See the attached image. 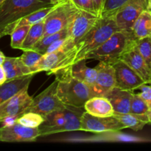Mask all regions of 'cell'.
Masks as SVG:
<instances>
[{"instance_id":"obj_1","label":"cell","mask_w":151,"mask_h":151,"mask_svg":"<svg viewBox=\"0 0 151 151\" xmlns=\"http://www.w3.org/2000/svg\"><path fill=\"white\" fill-rule=\"evenodd\" d=\"M53 5L52 0H5L0 6V38L10 35L22 18Z\"/></svg>"},{"instance_id":"obj_2","label":"cell","mask_w":151,"mask_h":151,"mask_svg":"<svg viewBox=\"0 0 151 151\" xmlns=\"http://www.w3.org/2000/svg\"><path fill=\"white\" fill-rule=\"evenodd\" d=\"M58 80L57 94L66 106L84 108L86 103L95 97L92 88L85 83L74 78L69 69L55 75Z\"/></svg>"},{"instance_id":"obj_3","label":"cell","mask_w":151,"mask_h":151,"mask_svg":"<svg viewBox=\"0 0 151 151\" xmlns=\"http://www.w3.org/2000/svg\"><path fill=\"white\" fill-rule=\"evenodd\" d=\"M84 108L66 106L44 116V121L39 127L40 135L48 136L67 131H81V117Z\"/></svg>"},{"instance_id":"obj_4","label":"cell","mask_w":151,"mask_h":151,"mask_svg":"<svg viewBox=\"0 0 151 151\" xmlns=\"http://www.w3.org/2000/svg\"><path fill=\"white\" fill-rule=\"evenodd\" d=\"M120 30L113 17H100L94 26L77 44V54L74 63L86 59L90 52L97 50L114 32Z\"/></svg>"},{"instance_id":"obj_5","label":"cell","mask_w":151,"mask_h":151,"mask_svg":"<svg viewBox=\"0 0 151 151\" xmlns=\"http://www.w3.org/2000/svg\"><path fill=\"white\" fill-rule=\"evenodd\" d=\"M137 39L132 32L118 30L97 50L87 55L86 59H94L99 61L113 64L120 60L122 55L134 45Z\"/></svg>"},{"instance_id":"obj_6","label":"cell","mask_w":151,"mask_h":151,"mask_svg":"<svg viewBox=\"0 0 151 151\" xmlns=\"http://www.w3.org/2000/svg\"><path fill=\"white\" fill-rule=\"evenodd\" d=\"M77 54V47L67 50L61 47L58 50L43 55L36 66L32 69L34 75L46 72L48 75H55L68 70L74 63Z\"/></svg>"},{"instance_id":"obj_7","label":"cell","mask_w":151,"mask_h":151,"mask_svg":"<svg viewBox=\"0 0 151 151\" xmlns=\"http://www.w3.org/2000/svg\"><path fill=\"white\" fill-rule=\"evenodd\" d=\"M79 10L70 0H63L55 4L52 11L44 19V32L43 37L67 28Z\"/></svg>"},{"instance_id":"obj_8","label":"cell","mask_w":151,"mask_h":151,"mask_svg":"<svg viewBox=\"0 0 151 151\" xmlns=\"http://www.w3.org/2000/svg\"><path fill=\"white\" fill-rule=\"evenodd\" d=\"M100 16L94 13L79 10L68 27L69 32L62 47L70 50L77 46L86 34L94 26Z\"/></svg>"},{"instance_id":"obj_9","label":"cell","mask_w":151,"mask_h":151,"mask_svg":"<svg viewBox=\"0 0 151 151\" xmlns=\"http://www.w3.org/2000/svg\"><path fill=\"white\" fill-rule=\"evenodd\" d=\"M57 86L58 80L55 79L48 88L33 98L32 103L25 110L24 113L34 112L44 117L51 112L66 108V105L58 96Z\"/></svg>"},{"instance_id":"obj_10","label":"cell","mask_w":151,"mask_h":151,"mask_svg":"<svg viewBox=\"0 0 151 151\" xmlns=\"http://www.w3.org/2000/svg\"><path fill=\"white\" fill-rule=\"evenodd\" d=\"M125 128L114 116L101 117L84 111L81 117V131L93 133L116 132Z\"/></svg>"},{"instance_id":"obj_11","label":"cell","mask_w":151,"mask_h":151,"mask_svg":"<svg viewBox=\"0 0 151 151\" xmlns=\"http://www.w3.org/2000/svg\"><path fill=\"white\" fill-rule=\"evenodd\" d=\"M146 9L147 0H130L113 18L121 30L131 32L135 21Z\"/></svg>"},{"instance_id":"obj_12","label":"cell","mask_w":151,"mask_h":151,"mask_svg":"<svg viewBox=\"0 0 151 151\" xmlns=\"http://www.w3.org/2000/svg\"><path fill=\"white\" fill-rule=\"evenodd\" d=\"M41 137L38 128H29L16 122L0 128V141L4 142H34Z\"/></svg>"},{"instance_id":"obj_13","label":"cell","mask_w":151,"mask_h":151,"mask_svg":"<svg viewBox=\"0 0 151 151\" xmlns=\"http://www.w3.org/2000/svg\"><path fill=\"white\" fill-rule=\"evenodd\" d=\"M115 70L116 86L124 90L134 91L145 83V81L131 66L122 60L112 64Z\"/></svg>"},{"instance_id":"obj_14","label":"cell","mask_w":151,"mask_h":151,"mask_svg":"<svg viewBox=\"0 0 151 151\" xmlns=\"http://www.w3.org/2000/svg\"><path fill=\"white\" fill-rule=\"evenodd\" d=\"M32 98L25 88L14 97L0 104V122L4 119L17 115H22L32 103Z\"/></svg>"},{"instance_id":"obj_15","label":"cell","mask_w":151,"mask_h":151,"mask_svg":"<svg viewBox=\"0 0 151 151\" xmlns=\"http://www.w3.org/2000/svg\"><path fill=\"white\" fill-rule=\"evenodd\" d=\"M95 68L97 71V80L91 88L95 97H104L109 91L116 86L114 68L112 64L101 61H100Z\"/></svg>"},{"instance_id":"obj_16","label":"cell","mask_w":151,"mask_h":151,"mask_svg":"<svg viewBox=\"0 0 151 151\" xmlns=\"http://www.w3.org/2000/svg\"><path fill=\"white\" fill-rule=\"evenodd\" d=\"M120 60H122L127 64L129 65L139 75L141 76V78L145 81V83L150 82V68L149 67L141 54L139 52L136 47V43L122 55Z\"/></svg>"},{"instance_id":"obj_17","label":"cell","mask_w":151,"mask_h":151,"mask_svg":"<svg viewBox=\"0 0 151 151\" xmlns=\"http://www.w3.org/2000/svg\"><path fill=\"white\" fill-rule=\"evenodd\" d=\"M133 94V91L115 86L104 97L111 103L114 114H127L129 113L131 110Z\"/></svg>"},{"instance_id":"obj_18","label":"cell","mask_w":151,"mask_h":151,"mask_svg":"<svg viewBox=\"0 0 151 151\" xmlns=\"http://www.w3.org/2000/svg\"><path fill=\"white\" fill-rule=\"evenodd\" d=\"M35 75H27L7 81L0 85V104L14 97L25 88H28Z\"/></svg>"},{"instance_id":"obj_19","label":"cell","mask_w":151,"mask_h":151,"mask_svg":"<svg viewBox=\"0 0 151 151\" xmlns=\"http://www.w3.org/2000/svg\"><path fill=\"white\" fill-rule=\"evenodd\" d=\"M84 109L90 114L96 116L106 117L114 114L111 103L105 97L96 96L91 97L86 103Z\"/></svg>"},{"instance_id":"obj_20","label":"cell","mask_w":151,"mask_h":151,"mask_svg":"<svg viewBox=\"0 0 151 151\" xmlns=\"http://www.w3.org/2000/svg\"><path fill=\"white\" fill-rule=\"evenodd\" d=\"M70 74L76 79L85 83L91 88L94 86L97 76L96 68H90L86 64V59L73 63L69 68Z\"/></svg>"},{"instance_id":"obj_21","label":"cell","mask_w":151,"mask_h":151,"mask_svg":"<svg viewBox=\"0 0 151 151\" xmlns=\"http://www.w3.org/2000/svg\"><path fill=\"white\" fill-rule=\"evenodd\" d=\"M2 66L7 76V81L24 75H33L30 69L23 63L20 57H6Z\"/></svg>"},{"instance_id":"obj_22","label":"cell","mask_w":151,"mask_h":151,"mask_svg":"<svg viewBox=\"0 0 151 151\" xmlns=\"http://www.w3.org/2000/svg\"><path fill=\"white\" fill-rule=\"evenodd\" d=\"M137 40L151 37V10L146 9L134 22L131 29Z\"/></svg>"},{"instance_id":"obj_23","label":"cell","mask_w":151,"mask_h":151,"mask_svg":"<svg viewBox=\"0 0 151 151\" xmlns=\"http://www.w3.org/2000/svg\"><path fill=\"white\" fill-rule=\"evenodd\" d=\"M114 116L125 128H131L135 131L142 130L145 125L150 123L147 115L134 114L129 112L127 114H114Z\"/></svg>"},{"instance_id":"obj_24","label":"cell","mask_w":151,"mask_h":151,"mask_svg":"<svg viewBox=\"0 0 151 151\" xmlns=\"http://www.w3.org/2000/svg\"><path fill=\"white\" fill-rule=\"evenodd\" d=\"M44 32V20L31 25L26 38L22 44L21 50H32L34 46L41 39Z\"/></svg>"},{"instance_id":"obj_25","label":"cell","mask_w":151,"mask_h":151,"mask_svg":"<svg viewBox=\"0 0 151 151\" xmlns=\"http://www.w3.org/2000/svg\"><path fill=\"white\" fill-rule=\"evenodd\" d=\"M68 32H69V29L67 28L62 29V30L59 31V32H55L54 34H51L47 36L43 37L41 39L38 41V42L35 44L33 47L32 50H35V51L41 53L42 55L45 54L46 51H47V48L55 42L57 40L60 39V38H66L68 36Z\"/></svg>"},{"instance_id":"obj_26","label":"cell","mask_w":151,"mask_h":151,"mask_svg":"<svg viewBox=\"0 0 151 151\" xmlns=\"http://www.w3.org/2000/svg\"><path fill=\"white\" fill-rule=\"evenodd\" d=\"M54 6L55 5L41 9V10H38L37 11L33 12L31 14L22 18V19H20L17 22L16 27L17 26H22V25H32L34 24L38 23V22L44 20L45 18L47 17V15L52 11Z\"/></svg>"},{"instance_id":"obj_27","label":"cell","mask_w":151,"mask_h":151,"mask_svg":"<svg viewBox=\"0 0 151 151\" xmlns=\"http://www.w3.org/2000/svg\"><path fill=\"white\" fill-rule=\"evenodd\" d=\"M30 27L31 25H22V26H17L13 29L10 35L11 37L10 46L12 48L21 50L22 44L26 38Z\"/></svg>"},{"instance_id":"obj_28","label":"cell","mask_w":151,"mask_h":151,"mask_svg":"<svg viewBox=\"0 0 151 151\" xmlns=\"http://www.w3.org/2000/svg\"><path fill=\"white\" fill-rule=\"evenodd\" d=\"M130 0H106L100 17H114L116 13Z\"/></svg>"},{"instance_id":"obj_29","label":"cell","mask_w":151,"mask_h":151,"mask_svg":"<svg viewBox=\"0 0 151 151\" xmlns=\"http://www.w3.org/2000/svg\"><path fill=\"white\" fill-rule=\"evenodd\" d=\"M44 117L41 114L34 112H27L24 113L18 119L17 122L24 126L29 128H38L44 122Z\"/></svg>"},{"instance_id":"obj_30","label":"cell","mask_w":151,"mask_h":151,"mask_svg":"<svg viewBox=\"0 0 151 151\" xmlns=\"http://www.w3.org/2000/svg\"><path fill=\"white\" fill-rule=\"evenodd\" d=\"M136 47L151 69V37L137 40Z\"/></svg>"},{"instance_id":"obj_31","label":"cell","mask_w":151,"mask_h":151,"mask_svg":"<svg viewBox=\"0 0 151 151\" xmlns=\"http://www.w3.org/2000/svg\"><path fill=\"white\" fill-rule=\"evenodd\" d=\"M149 109H150L147 103L142 98L139 93H134L131 100L130 113L138 115H147Z\"/></svg>"},{"instance_id":"obj_32","label":"cell","mask_w":151,"mask_h":151,"mask_svg":"<svg viewBox=\"0 0 151 151\" xmlns=\"http://www.w3.org/2000/svg\"><path fill=\"white\" fill-rule=\"evenodd\" d=\"M42 56L43 55L41 53L35 51V50H24L23 54L20 56V58L23 63L30 69L31 72L32 73V69L36 66V64L38 63L40 59L42 58Z\"/></svg>"},{"instance_id":"obj_33","label":"cell","mask_w":151,"mask_h":151,"mask_svg":"<svg viewBox=\"0 0 151 151\" xmlns=\"http://www.w3.org/2000/svg\"><path fill=\"white\" fill-rule=\"evenodd\" d=\"M70 1L80 10H85V11L97 15L92 0H70Z\"/></svg>"},{"instance_id":"obj_34","label":"cell","mask_w":151,"mask_h":151,"mask_svg":"<svg viewBox=\"0 0 151 151\" xmlns=\"http://www.w3.org/2000/svg\"><path fill=\"white\" fill-rule=\"evenodd\" d=\"M137 89L141 91L139 94L145 101L149 109H151V81L149 83H145Z\"/></svg>"},{"instance_id":"obj_35","label":"cell","mask_w":151,"mask_h":151,"mask_svg":"<svg viewBox=\"0 0 151 151\" xmlns=\"http://www.w3.org/2000/svg\"><path fill=\"white\" fill-rule=\"evenodd\" d=\"M66 39V38H60V39H58V40H57V41H55V42H53L52 44L51 45L48 47V48H47L45 54H47V53L52 52H54V51H55V50H58L59 48H60V47H62V45H63V43L65 42Z\"/></svg>"},{"instance_id":"obj_36","label":"cell","mask_w":151,"mask_h":151,"mask_svg":"<svg viewBox=\"0 0 151 151\" xmlns=\"http://www.w3.org/2000/svg\"><path fill=\"white\" fill-rule=\"evenodd\" d=\"M92 1L97 15L100 16V14H101L102 10L103 8V6H104L106 0H92Z\"/></svg>"},{"instance_id":"obj_37","label":"cell","mask_w":151,"mask_h":151,"mask_svg":"<svg viewBox=\"0 0 151 151\" xmlns=\"http://www.w3.org/2000/svg\"><path fill=\"white\" fill-rule=\"evenodd\" d=\"M6 81H7V76L5 72L3 69L2 65H0V85H2Z\"/></svg>"},{"instance_id":"obj_38","label":"cell","mask_w":151,"mask_h":151,"mask_svg":"<svg viewBox=\"0 0 151 151\" xmlns=\"http://www.w3.org/2000/svg\"><path fill=\"white\" fill-rule=\"evenodd\" d=\"M6 56L4 55V53L1 51H0V65H2L3 63L4 62V60H5Z\"/></svg>"},{"instance_id":"obj_39","label":"cell","mask_w":151,"mask_h":151,"mask_svg":"<svg viewBox=\"0 0 151 151\" xmlns=\"http://www.w3.org/2000/svg\"><path fill=\"white\" fill-rule=\"evenodd\" d=\"M147 116H148L149 122H150V123H151V109H149V111H148V112H147Z\"/></svg>"},{"instance_id":"obj_40","label":"cell","mask_w":151,"mask_h":151,"mask_svg":"<svg viewBox=\"0 0 151 151\" xmlns=\"http://www.w3.org/2000/svg\"><path fill=\"white\" fill-rule=\"evenodd\" d=\"M147 9L151 10V0H147Z\"/></svg>"},{"instance_id":"obj_41","label":"cell","mask_w":151,"mask_h":151,"mask_svg":"<svg viewBox=\"0 0 151 151\" xmlns=\"http://www.w3.org/2000/svg\"><path fill=\"white\" fill-rule=\"evenodd\" d=\"M52 2L54 3L55 4H58V3H59V2H60V1H63V0H52Z\"/></svg>"},{"instance_id":"obj_42","label":"cell","mask_w":151,"mask_h":151,"mask_svg":"<svg viewBox=\"0 0 151 151\" xmlns=\"http://www.w3.org/2000/svg\"><path fill=\"white\" fill-rule=\"evenodd\" d=\"M4 1H5V0H0V6L3 4V2H4Z\"/></svg>"},{"instance_id":"obj_43","label":"cell","mask_w":151,"mask_h":151,"mask_svg":"<svg viewBox=\"0 0 151 151\" xmlns=\"http://www.w3.org/2000/svg\"></svg>"}]
</instances>
